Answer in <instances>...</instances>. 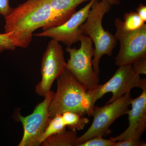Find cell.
<instances>
[{
    "label": "cell",
    "mask_w": 146,
    "mask_h": 146,
    "mask_svg": "<svg viewBox=\"0 0 146 146\" xmlns=\"http://www.w3.org/2000/svg\"><path fill=\"white\" fill-rule=\"evenodd\" d=\"M140 138L138 136H131L116 142L115 146H145L146 143L141 141Z\"/></svg>",
    "instance_id": "d6986e66"
},
{
    "label": "cell",
    "mask_w": 146,
    "mask_h": 146,
    "mask_svg": "<svg viewBox=\"0 0 146 146\" xmlns=\"http://www.w3.org/2000/svg\"><path fill=\"white\" fill-rule=\"evenodd\" d=\"M78 136L76 131L66 130L52 135L46 139L41 145L43 146H75Z\"/></svg>",
    "instance_id": "4fadbf2b"
},
{
    "label": "cell",
    "mask_w": 146,
    "mask_h": 146,
    "mask_svg": "<svg viewBox=\"0 0 146 146\" xmlns=\"http://www.w3.org/2000/svg\"><path fill=\"white\" fill-rule=\"evenodd\" d=\"M79 49L67 46L66 50L70 54L66 69L70 72L87 90L94 89L99 84V76L92 66L95 48L89 36L82 35L80 38Z\"/></svg>",
    "instance_id": "277c9868"
},
{
    "label": "cell",
    "mask_w": 146,
    "mask_h": 146,
    "mask_svg": "<svg viewBox=\"0 0 146 146\" xmlns=\"http://www.w3.org/2000/svg\"><path fill=\"white\" fill-rule=\"evenodd\" d=\"M66 127L72 130L83 129L89 122L88 118L82 117L83 115L77 112L68 111L61 114Z\"/></svg>",
    "instance_id": "5bb4252c"
},
{
    "label": "cell",
    "mask_w": 146,
    "mask_h": 146,
    "mask_svg": "<svg viewBox=\"0 0 146 146\" xmlns=\"http://www.w3.org/2000/svg\"><path fill=\"white\" fill-rule=\"evenodd\" d=\"M54 94V92L50 91L44 100L36 105L31 115L26 117L18 115V119L22 123L24 130L18 146L41 145L40 139L51 119L49 106Z\"/></svg>",
    "instance_id": "ba28073f"
},
{
    "label": "cell",
    "mask_w": 146,
    "mask_h": 146,
    "mask_svg": "<svg viewBox=\"0 0 146 146\" xmlns=\"http://www.w3.org/2000/svg\"><path fill=\"white\" fill-rule=\"evenodd\" d=\"M96 0H91L83 8L74 13L65 23L44 30L34 34L38 37H49L57 42H61L67 46H71L79 42L82 34L80 27L86 21L91 6Z\"/></svg>",
    "instance_id": "30bf717a"
},
{
    "label": "cell",
    "mask_w": 146,
    "mask_h": 146,
    "mask_svg": "<svg viewBox=\"0 0 146 146\" xmlns=\"http://www.w3.org/2000/svg\"><path fill=\"white\" fill-rule=\"evenodd\" d=\"M145 23L136 11H131L124 15L123 26L125 30L134 31L143 26Z\"/></svg>",
    "instance_id": "2e32d148"
},
{
    "label": "cell",
    "mask_w": 146,
    "mask_h": 146,
    "mask_svg": "<svg viewBox=\"0 0 146 146\" xmlns=\"http://www.w3.org/2000/svg\"><path fill=\"white\" fill-rule=\"evenodd\" d=\"M131 109L126 114L128 115L129 125L121 134L111 138L116 142L131 136L141 137L146 128V89L143 90L141 95L131 102Z\"/></svg>",
    "instance_id": "8fae6325"
},
{
    "label": "cell",
    "mask_w": 146,
    "mask_h": 146,
    "mask_svg": "<svg viewBox=\"0 0 146 146\" xmlns=\"http://www.w3.org/2000/svg\"><path fill=\"white\" fill-rule=\"evenodd\" d=\"M116 142L111 139H104L103 137L97 136L88 139L78 146H115Z\"/></svg>",
    "instance_id": "e0dca14e"
},
{
    "label": "cell",
    "mask_w": 146,
    "mask_h": 146,
    "mask_svg": "<svg viewBox=\"0 0 146 146\" xmlns=\"http://www.w3.org/2000/svg\"><path fill=\"white\" fill-rule=\"evenodd\" d=\"M115 36L120 42V50L116 58L117 66L132 65L136 60L146 56V25L134 31L124 29L123 21L115 19Z\"/></svg>",
    "instance_id": "52a82bcc"
},
{
    "label": "cell",
    "mask_w": 146,
    "mask_h": 146,
    "mask_svg": "<svg viewBox=\"0 0 146 146\" xmlns=\"http://www.w3.org/2000/svg\"><path fill=\"white\" fill-rule=\"evenodd\" d=\"M102 1L107 2L112 5H118L120 3L119 0H102Z\"/></svg>",
    "instance_id": "603a6c76"
},
{
    "label": "cell",
    "mask_w": 146,
    "mask_h": 146,
    "mask_svg": "<svg viewBox=\"0 0 146 146\" xmlns=\"http://www.w3.org/2000/svg\"><path fill=\"white\" fill-rule=\"evenodd\" d=\"M57 89L49 106L50 117L70 111L92 116L94 107L87 90L67 70L56 79Z\"/></svg>",
    "instance_id": "7a4b0ae2"
},
{
    "label": "cell",
    "mask_w": 146,
    "mask_h": 146,
    "mask_svg": "<svg viewBox=\"0 0 146 146\" xmlns=\"http://www.w3.org/2000/svg\"><path fill=\"white\" fill-rule=\"evenodd\" d=\"M146 89V78H141L133 70L132 65L119 67L112 78L104 84H99L94 89L87 90L91 103L95 106L97 101L107 93H111L112 98L107 103H110L120 98L133 88Z\"/></svg>",
    "instance_id": "5b68a950"
},
{
    "label": "cell",
    "mask_w": 146,
    "mask_h": 146,
    "mask_svg": "<svg viewBox=\"0 0 146 146\" xmlns=\"http://www.w3.org/2000/svg\"><path fill=\"white\" fill-rule=\"evenodd\" d=\"M133 99L129 92L102 107L94 106L92 113L93 123L85 133L78 137L76 146L95 136L105 137L109 135L111 132L110 126L118 118L126 114Z\"/></svg>",
    "instance_id": "8992f818"
},
{
    "label": "cell",
    "mask_w": 146,
    "mask_h": 146,
    "mask_svg": "<svg viewBox=\"0 0 146 146\" xmlns=\"http://www.w3.org/2000/svg\"><path fill=\"white\" fill-rule=\"evenodd\" d=\"M5 33H9L17 48L28 47L33 33L63 24L48 0H27L19 5L5 18Z\"/></svg>",
    "instance_id": "6da1fadb"
},
{
    "label": "cell",
    "mask_w": 146,
    "mask_h": 146,
    "mask_svg": "<svg viewBox=\"0 0 146 146\" xmlns=\"http://www.w3.org/2000/svg\"><path fill=\"white\" fill-rule=\"evenodd\" d=\"M64 51L59 42L52 39L43 55L41 65L42 80L36 85V92L45 97L51 91L54 82L66 70Z\"/></svg>",
    "instance_id": "9c48e42d"
},
{
    "label": "cell",
    "mask_w": 146,
    "mask_h": 146,
    "mask_svg": "<svg viewBox=\"0 0 146 146\" xmlns=\"http://www.w3.org/2000/svg\"><path fill=\"white\" fill-rule=\"evenodd\" d=\"M133 70L138 74L145 75L146 74V56L141 58L132 64Z\"/></svg>",
    "instance_id": "ffe728a7"
},
{
    "label": "cell",
    "mask_w": 146,
    "mask_h": 146,
    "mask_svg": "<svg viewBox=\"0 0 146 146\" xmlns=\"http://www.w3.org/2000/svg\"><path fill=\"white\" fill-rule=\"evenodd\" d=\"M66 127L61 114H57L51 118L40 139L41 145L50 136L66 130Z\"/></svg>",
    "instance_id": "9a60e30c"
},
{
    "label": "cell",
    "mask_w": 146,
    "mask_h": 146,
    "mask_svg": "<svg viewBox=\"0 0 146 146\" xmlns=\"http://www.w3.org/2000/svg\"><path fill=\"white\" fill-rule=\"evenodd\" d=\"M112 6L107 2L96 0L91 6L86 21L80 27L82 34L89 36L95 45L92 66L98 76L101 58L104 55L111 56L117 45L115 36L104 29L102 23L104 16L109 12Z\"/></svg>",
    "instance_id": "3957f363"
},
{
    "label": "cell",
    "mask_w": 146,
    "mask_h": 146,
    "mask_svg": "<svg viewBox=\"0 0 146 146\" xmlns=\"http://www.w3.org/2000/svg\"><path fill=\"white\" fill-rule=\"evenodd\" d=\"M13 8L9 5V0H0V15L4 18L8 16Z\"/></svg>",
    "instance_id": "44dd1931"
},
{
    "label": "cell",
    "mask_w": 146,
    "mask_h": 146,
    "mask_svg": "<svg viewBox=\"0 0 146 146\" xmlns=\"http://www.w3.org/2000/svg\"><path fill=\"white\" fill-rule=\"evenodd\" d=\"M16 48L9 33L0 34V53L6 50H15Z\"/></svg>",
    "instance_id": "ac0fdd59"
},
{
    "label": "cell",
    "mask_w": 146,
    "mask_h": 146,
    "mask_svg": "<svg viewBox=\"0 0 146 146\" xmlns=\"http://www.w3.org/2000/svg\"><path fill=\"white\" fill-rule=\"evenodd\" d=\"M136 12L145 22L146 21V6L143 4H140L136 9Z\"/></svg>",
    "instance_id": "7402d4cb"
},
{
    "label": "cell",
    "mask_w": 146,
    "mask_h": 146,
    "mask_svg": "<svg viewBox=\"0 0 146 146\" xmlns=\"http://www.w3.org/2000/svg\"><path fill=\"white\" fill-rule=\"evenodd\" d=\"M91 0H48L54 13L63 23L75 12L76 7L82 3Z\"/></svg>",
    "instance_id": "7c38bea8"
}]
</instances>
